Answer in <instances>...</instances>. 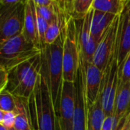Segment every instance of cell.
Segmentation results:
<instances>
[{
	"label": "cell",
	"instance_id": "obj_1",
	"mask_svg": "<svg viewBox=\"0 0 130 130\" xmlns=\"http://www.w3.org/2000/svg\"><path fill=\"white\" fill-rule=\"evenodd\" d=\"M41 67L32 94L38 130H57L58 121L49 87L48 71L44 54L41 52Z\"/></svg>",
	"mask_w": 130,
	"mask_h": 130
},
{
	"label": "cell",
	"instance_id": "obj_2",
	"mask_svg": "<svg viewBox=\"0 0 130 130\" xmlns=\"http://www.w3.org/2000/svg\"><path fill=\"white\" fill-rule=\"evenodd\" d=\"M67 25V23H66ZM66 25L61 30L60 37L51 45H46V47L41 51L45 56L47 71H48V79H49V87L51 90V97L53 104L57 113L59 109L60 94L62 90L63 80V43L64 30Z\"/></svg>",
	"mask_w": 130,
	"mask_h": 130
},
{
	"label": "cell",
	"instance_id": "obj_3",
	"mask_svg": "<svg viewBox=\"0 0 130 130\" xmlns=\"http://www.w3.org/2000/svg\"><path fill=\"white\" fill-rule=\"evenodd\" d=\"M41 51L19 35L0 43V67L7 72L17 65L38 55Z\"/></svg>",
	"mask_w": 130,
	"mask_h": 130
},
{
	"label": "cell",
	"instance_id": "obj_4",
	"mask_svg": "<svg viewBox=\"0 0 130 130\" xmlns=\"http://www.w3.org/2000/svg\"><path fill=\"white\" fill-rule=\"evenodd\" d=\"M80 67V52L75 19L71 16L64 30L63 43V80L74 83Z\"/></svg>",
	"mask_w": 130,
	"mask_h": 130
},
{
	"label": "cell",
	"instance_id": "obj_5",
	"mask_svg": "<svg viewBox=\"0 0 130 130\" xmlns=\"http://www.w3.org/2000/svg\"><path fill=\"white\" fill-rule=\"evenodd\" d=\"M26 3L16 6L0 5V43L22 34Z\"/></svg>",
	"mask_w": 130,
	"mask_h": 130
},
{
	"label": "cell",
	"instance_id": "obj_6",
	"mask_svg": "<svg viewBox=\"0 0 130 130\" xmlns=\"http://www.w3.org/2000/svg\"><path fill=\"white\" fill-rule=\"evenodd\" d=\"M118 84L119 67L117 63V49H116L107 63L104 72L103 73L101 101L106 116H113Z\"/></svg>",
	"mask_w": 130,
	"mask_h": 130
},
{
	"label": "cell",
	"instance_id": "obj_7",
	"mask_svg": "<svg viewBox=\"0 0 130 130\" xmlns=\"http://www.w3.org/2000/svg\"><path fill=\"white\" fill-rule=\"evenodd\" d=\"M93 11L94 9L92 8L84 18L75 19L80 59L84 63H93V58L98 45V43L92 37L90 32Z\"/></svg>",
	"mask_w": 130,
	"mask_h": 130
},
{
	"label": "cell",
	"instance_id": "obj_8",
	"mask_svg": "<svg viewBox=\"0 0 130 130\" xmlns=\"http://www.w3.org/2000/svg\"><path fill=\"white\" fill-rule=\"evenodd\" d=\"M79 68L82 74L84 96L89 108L101 93L103 72L93 63H84L80 59Z\"/></svg>",
	"mask_w": 130,
	"mask_h": 130
},
{
	"label": "cell",
	"instance_id": "obj_9",
	"mask_svg": "<svg viewBox=\"0 0 130 130\" xmlns=\"http://www.w3.org/2000/svg\"><path fill=\"white\" fill-rule=\"evenodd\" d=\"M119 22V15L116 16L115 20L104 33L102 39L97 45L93 58V63L100 69L103 73L104 72L111 56L116 48V36Z\"/></svg>",
	"mask_w": 130,
	"mask_h": 130
},
{
	"label": "cell",
	"instance_id": "obj_10",
	"mask_svg": "<svg viewBox=\"0 0 130 130\" xmlns=\"http://www.w3.org/2000/svg\"><path fill=\"white\" fill-rule=\"evenodd\" d=\"M74 83L63 81L57 112L59 130H74Z\"/></svg>",
	"mask_w": 130,
	"mask_h": 130
},
{
	"label": "cell",
	"instance_id": "obj_11",
	"mask_svg": "<svg viewBox=\"0 0 130 130\" xmlns=\"http://www.w3.org/2000/svg\"><path fill=\"white\" fill-rule=\"evenodd\" d=\"M82 74L79 68L77 78L74 81V130H86L88 106L84 96Z\"/></svg>",
	"mask_w": 130,
	"mask_h": 130
},
{
	"label": "cell",
	"instance_id": "obj_12",
	"mask_svg": "<svg viewBox=\"0 0 130 130\" xmlns=\"http://www.w3.org/2000/svg\"><path fill=\"white\" fill-rule=\"evenodd\" d=\"M126 3V2H125ZM117 63L119 68L127 56L130 54V22L126 6L119 14V22L116 36Z\"/></svg>",
	"mask_w": 130,
	"mask_h": 130
},
{
	"label": "cell",
	"instance_id": "obj_13",
	"mask_svg": "<svg viewBox=\"0 0 130 130\" xmlns=\"http://www.w3.org/2000/svg\"><path fill=\"white\" fill-rule=\"evenodd\" d=\"M130 111V83L118 84L113 112V130H119Z\"/></svg>",
	"mask_w": 130,
	"mask_h": 130
},
{
	"label": "cell",
	"instance_id": "obj_14",
	"mask_svg": "<svg viewBox=\"0 0 130 130\" xmlns=\"http://www.w3.org/2000/svg\"><path fill=\"white\" fill-rule=\"evenodd\" d=\"M41 67V54L38 55L36 57L32 67L29 72L27 74L25 77L21 82V84L18 86V87L15 90V91L12 93L13 96L29 100L31 95L34 93L35 87L38 80V75L40 74Z\"/></svg>",
	"mask_w": 130,
	"mask_h": 130
},
{
	"label": "cell",
	"instance_id": "obj_15",
	"mask_svg": "<svg viewBox=\"0 0 130 130\" xmlns=\"http://www.w3.org/2000/svg\"><path fill=\"white\" fill-rule=\"evenodd\" d=\"M22 35L28 42L41 50L38 34L36 6L31 0H28L25 4V23Z\"/></svg>",
	"mask_w": 130,
	"mask_h": 130
},
{
	"label": "cell",
	"instance_id": "obj_16",
	"mask_svg": "<svg viewBox=\"0 0 130 130\" xmlns=\"http://www.w3.org/2000/svg\"><path fill=\"white\" fill-rule=\"evenodd\" d=\"M116 16L117 15L111 13L103 12L96 10L93 11L91 21L90 32L92 37L98 44Z\"/></svg>",
	"mask_w": 130,
	"mask_h": 130
},
{
	"label": "cell",
	"instance_id": "obj_17",
	"mask_svg": "<svg viewBox=\"0 0 130 130\" xmlns=\"http://www.w3.org/2000/svg\"><path fill=\"white\" fill-rule=\"evenodd\" d=\"M37 57L38 55L17 65L16 67L8 71V84L6 88L7 91L11 93L15 91V90L18 87V86L21 84V82L31 70Z\"/></svg>",
	"mask_w": 130,
	"mask_h": 130
},
{
	"label": "cell",
	"instance_id": "obj_18",
	"mask_svg": "<svg viewBox=\"0 0 130 130\" xmlns=\"http://www.w3.org/2000/svg\"><path fill=\"white\" fill-rule=\"evenodd\" d=\"M15 97L16 110H15V121L14 127L17 130H33L34 128L31 124L29 115V103L28 100Z\"/></svg>",
	"mask_w": 130,
	"mask_h": 130
},
{
	"label": "cell",
	"instance_id": "obj_19",
	"mask_svg": "<svg viewBox=\"0 0 130 130\" xmlns=\"http://www.w3.org/2000/svg\"><path fill=\"white\" fill-rule=\"evenodd\" d=\"M105 117L100 93L96 102L88 108L86 130H101Z\"/></svg>",
	"mask_w": 130,
	"mask_h": 130
},
{
	"label": "cell",
	"instance_id": "obj_20",
	"mask_svg": "<svg viewBox=\"0 0 130 130\" xmlns=\"http://www.w3.org/2000/svg\"><path fill=\"white\" fill-rule=\"evenodd\" d=\"M125 2L123 0H94L92 8L96 11L118 15L122 11Z\"/></svg>",
	"mask_w": 130,
	"mask_h": 130
},
{
	"label": "cell",
	"instance_id": "obj_21",
	"mask_svg": "<svg viewBox=\"0 0 130 130\" xmlns=\"http://www.w3.org/2000/svg\"><path fill=\"white\" fill-rule=\"evenodd\" d=\"M94 0H74L71 5V15L74 19L84 18L92 9Z\"/></svg>",
	"mask_w": 130,
	"mask_h": 130
},
{
	"label": "cell",
	"instance_id": "obj_22",
	"mask_svg": "<svg viewBox=\"0 0 130 130\" xmlns=\"http://www.w3.org/2000/svg\"><path fill=\"white\" fill-rule=\"evenodd\" d=\"M0 109L4 112H15V97L11 93L4 90L0 93Z\"/></svg>",
	"mask_w": 130,
	"mask_h": 130
},
{
	"label": "cell",
	"instance_id": "obj_23",
	"mask_svg": "<svg viewBox=\"0 0 130 130\" xmlns=\"http://www.w3.org/2000/svg\"><path fill=\"white\" fill-rule=\"evenodd\" d=\"M127 83H130V54L119 68L118 84H125Z\"/></svg>",
	"mask_w": 130,
	"mask_h": 130
},
{
	"label": "cell",
	"instance_id": "obj_24",
	"mask_svg": "<svg viewBox=\"0 0 130 130\" xmlns=\"http://www.w3.org/2000/svg\"><path fill=\"white\" fill-rule=\"evenodd\" d=\"M37 25H38V34L40 47H41V51H42L46 47L44 38L49 23L44 19H43L38 12H37Z\"/></svg>",
	"mask_w": 130,
	"mask_h": 130
},
{
	"label": "cell",
	"instance_id": "obj_25",
	"mask_svg": "<svg viewBox=\"0 0 130 130\" xmlns=\"http://www.w3.org/2000/svg\"><path fill=\"white\" fill-rule=\"evenodd\" d=\"M54 3L53 5L48 6H36V11H37V12L43 19H44L49 24L55 18Z\"/></svg>",
	"mask_w": 130,
	"mask_h": 130
},
{
	"label": "cell",
	"instance_id": "obj_26",
	"mask_svg": "<svg viewBox=\"0 0 130 130\" xmlns=\"http://www.w3.org/2000/svg\"><path fill=\"white\" fill-rule=\"evenodd\" d=\"M15 116H16V114L15 112H6L1 124L3 125L8 129L13 128L15 125Z\"/></svg>",
	"mask_w": 130,
	"mask_h": 130
},
{
	"label": "cell",
	"instance_id": "obj_27",
	"mask_svg": "<svg viewBox=\"0 0 130 130\" xmlns=\"http://www.w3.org/2000/svg\"><path fill=\"white\" fill-rule=\"evenodd\" d=\"M8 84V72L0 67V93L6 90Z\"/></svg>",
	"mask_w": 130,
	"mask_h": 130
},
{
	"label": "cell",
	"instance_id": "obj_28",
	"mask_svg": "<svg viewBox=\"0 0 130 130\" xmlns=\"http://www.w3.org/2000/svg\"><path fill=\"white\" fill-rule=\"evenodd\" d=\"M113 116H106L101 130H113Z\"/></svg>",
	"mask_w": 130,
	"mask_h": 130
},
{
	"label": "cell",
	"instance_id": "obj_29",
	"mask_svg": "<svg viewBox=\"0 0 130 130\" xmlns=\"http://www.w3.org/2000/svg\"><path fill=\"white\" fill-rule=\"evenodd\" d=\"M36 6H48L53 5L57 0H31Z\"/></svg>",
	"mask_w": 130,
	"mask_h": 130
},
{
	"label": "cell",
	"instance_id": "obj_30",
	"mask_svg": "<svg viewBox=\"0 0 130 130\" xmlns=\"http://www.w3.org/2000/svg\"><path fill=\"white\" fill-rule=\"evenodd\" d=\"M27 1L28 0H2L1 6H16Z\"/></svg>",
	"mask_w": 130,
	"mask_h": 130
},
{
	"label": "cell",
	"instance_id": "obj_31",
	"mask_svg": "<svg viewBox=\"0 0 130 130\" xmlns=\"http://www.w3.org/2000/svg\"><path fill=\"white\" fill-rule=\"evenodd\" d=\"M119 130H130V111L125 116L123 124Z\"/></svg>",
	"mask_w": 130,
	"mask_h": 130
},
{
	"label": "cell",
	"instance_id": "obj_32",
	"mask_svg": "<svg viewBox=\"0 0 130 130\" xmlns=\"http://www.w3.org/2000/svg\"><path fill=\"white\" fill-rule=\"evenodd\" d=\"M60 3H62L63 4H64L66 6H68L71 11V5L74 2V0H58Z\"/></svg>",
	"mask_w": 130,
	"mask_h": 130
},
{
	"label": "cell",
	"instance_id": "obj_33",
	"mask_svg": "<svg viewBox=\"0 0 130 130\" xmlns=\"http://www.w3.org/2000/svg\"><path fill=\"white\" fill-rule=\"evenodd\" d=\"M125 6H126V9H127V13H128V19H129V22H130V0H128V1H126Z\"/></svg>",
	"mask_w": 130,
	"mask_h": 130
},
{
	"label": "cell",
	"instance_id": "obj_34",
	"mask_svg": "<svg viewBox=\"0 0 130 130\" xmlns=\"http://www.w3.org/2000/svg\"><path fill=\"white\" fill-rule=\"evenodd\" d=\"M5 112H6L3 111L2 109H0V123H2V122H3V119Z\"/></svg>",
	"mask_w": 130,
	"mask_h": 130
},
{
	"label": "cell",
	"instance_id": "obj_35",
	"mask_svg": "<svg viewBox=\"0 0 130 130\" xmlns=\"http://www.w3.org/2000/svg\"><path fill=\"white\" fill-rule=\"evenodd\" d=\"M0 130H8V128H6L3 125H0Z\"/></svg>",
	"mask_w": 130,
	"mask_h": 130
},
{
	"label": "cell",
	"instance_id": "obj_36",
	"mask_svg": "<svg viewBox=\"0 0 130 130\" xmlns=\"http://www.w3.org/2000/svg\"><path fill=\"white\" fill-rule=\"evenodd\" d=\"M8 130H17V129L15 128V127H13V128H9V129H8Z\"/></svg>",
	"mask_w": 130,
	"mask_h": 130
},
{
	"label": "cell",
	"instance_id": "obj_37",
	"mask_svg": "<svg viewBox=\"0 0 130 130\" xmlns=\"http://www.w3.org/2000/svg\"><path fill=\"white\" fill-rule=\"evenodd\" d=\"M33 130H38V128H34Z\"/></svg>",
	"mask_w": 130,
	"mask_h": 130
},
{
	"label": "cell",
	"instance_id": "obj_38",
	"mask_svg": "<svg viewBox=\"0 0 130 130\" xmlns=\"http://www.w3.org/2000/svg\"><path fill=\"white\" fill-rule=\"evenodd\" d=\"M1 2H2V0H0V5H1Z\"/></svg>",
	"mask_w": 130,
	"mask_h": 130
},
{
	"label": "cell",
	"instance_id": "obj_39",
	"mask_svg": "<svg viewBox=\"0 0 130 130\" xmlns=\"http://www.w3.org/2000/svg\"><path fill=\"white\" fill-rule=\"evenodd\" d=\"M123 1H128V0H123Z\"/></svg>",
	"mask_w": 130,
	"mask_h": 130
},
{
	"label": "cell",
	"instance_id": "obj_40",
	"mask_svg": "<svg viewBox=\"0 0 130 130\" xmlns=\"http://www.w3.org/2000/svg\"><path fill=\"white\" fill-rule=\"evenodd\" d=\"M0 125H1V123H0Z\"/></svg>",
	"mask_w": 130,
	"mask_h": 130
}]
</instances>
